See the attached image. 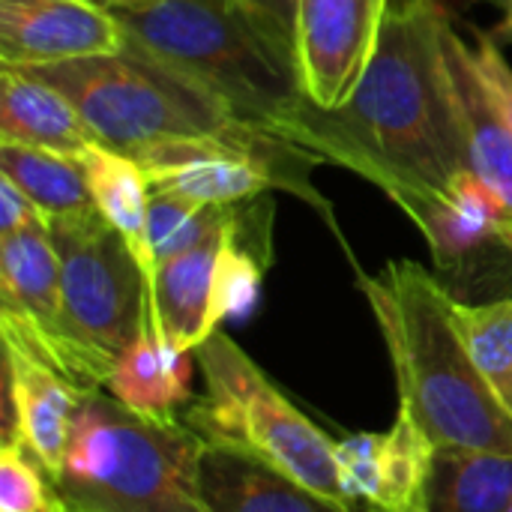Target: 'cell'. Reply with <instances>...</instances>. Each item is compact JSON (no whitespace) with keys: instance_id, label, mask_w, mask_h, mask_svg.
Masks as SVG:
<instances>
[{"instance_id":"4","label":"cell","mask_w":512,"mask_h":512,"mask_svg":"<svg viewBox=\"0 0 512 512\" xmlns=\"http://www.w3.org/2000/svg\"><path fill=\"white\" fill-rule=\"evenodd\" d=\"M117 18L138 51L192 78L243 120L318 165L303 150L312 99L231 0H156Z\"/></svg>"},{"instance_id":"14","label":"cell","mask_w":512,"mask_h":512,"mask_svg":"<svg viewBox=\"0 0 512 512\" xmlns=\"http://www.w3.org/2000/svg\"><path fill=\"white\" fill-rule=\"evenodd\" d=\"M0 144H24L84 159L99 138L81 111L30 69H0Z\"/></svg>"},{"instance_id":"20","label":"cell","mask_w":512,"mask_h":512,"mask_svg":"<svg viewBox=\"0 0 512 512\" xmlns=\"http://www.w3.org/2000/svg\"><path fill=\"white\" fill-rule=\"evenodd\" d=\"M456 327L492 396L512 417V297L492 303H453Z\"/></svg>"},{"instance_id":"21","label":"cell","mask_w":512,"mask_h":512,"mask_svg":"<svg viewBox=\"0 0 512 512\" xmlns=\"http://www.w3.org/2000/svg\"><path fill=\"white\" fill-rule=\"evenodd\" d=\"M237 204L231 207H207L192 204L186 198L153 192L150 189V213H147V243L153 255V267L189 252L201 240H207L213 231H219Z\"/></svg>"},{"instance_id":"12","label":"cell","mask_w":512,"mask_h":512,"mask_svg":"<svg viewBox=\"0 0 512 512\" xmlns=\"http://www.w3.org/2000/svg\"><path fill=\"white\" fill-rule=\"evenodd\" d=\"M240 204L231 219L213 231L207 240L192 246L189 252L156 267L150 282V321L183 351H195L216 330L213 306H216V279L225 246L231 240Z\"/></svg>"},{"instance_id":"27","label":"cell","mask_w":512,"mask_h":512,"mask_svg":"<svg viewBox=\"0 0 512 512\" xmlns=\"http://www.w3.org/2000/svg\"><path fill=\"white\" fill-rule=\"evenodd\" d=\"M99 3L114 9V12H129V9H144V6H150L156 0H99Z\"/></svg>"},{"instance_id":"19","label":"cell","mask_w":512,"mask_h":512,"mask_svg":"<svg viewBox=\"0 0 512 512\" xmlns=\"http://www.w3.org/2000/svg\"><path fill=\"white\" fill-rule=\"evenodd\" d=\"M0 174L39 207L48 225L96 213L81 159L24 144H0Z\"/></svg>"},{"instance_id":"10","label":"cell","mask_w":512,"mask_h":512,"mask_svg":"<svg viewBox=\"0 0 512 512\" xmlns=\"http://www.w3.org/2000/svg\"><path fill=\"white\" fill-rule=\"evenodd\" d=\"M117 12L99 0H0V63L51 66L129 51Z\"/></svg>"},{"instance_id":"8","label":"cell","mask_w":512,"mask_h":512,"mask_svg":"<svg viewBox=\"0 0 512 512\" xmlns=\"http://www.w3.org/2000/svg\"><path fill=\"white\" fill-rule=\"evenodd\" d=\"M393 0H300L297 78L318 108L348 102L369 69Z\"/></svg>"},{"instance_id":"17","label":"cell","mask_w":512,"mask_h":512,"mask_svg":"<svg viewBox=\"0 0 512 512\" xmlns=\"http://www.w3.org/2000/svg\"><path fill=\"white\" fill-rule=\"evenodd\" d=\"M512 453L438 447L429 477V512H507Z\"/></svg>"},{"instance_id":"6","label":"cell","mask_w":512,"mask_h":512,"mask_svg":"<svg viewBox=\"0 0 512 512\" xmlns=\"http://www.w3.org/2000/svg\"><path fill=\"white\" fill-rule=\"evenodd\" d=\"M192 354L204 378V396L189 402L180 420L204 444L261 459L345 504L333 459L336 441L300 414L228 333L216 330Z\"/></svg>"},{"instance_id":"25","label":"cell","mask_w":512,"mask_h":512,"mask_svg":"<svg viewBox=\"0 0 512 512\" xmlns=\"http://www.w3.org/2000/svg\"><path fill=\"white\" fill-rule=\"evenodd\" d=\"M39 225H48L39 207L6 174H0V237Z\"/></svg>"},{"instance_id":"15","label":"cell","mask_w":512,"mask_h":512,"mask_svg":"<svg viewBox=\"0 0 512 512\" xmlns=\"http://www.w3.org/2000/svg\"><path fill=\"white\" fill-rule=\"evenodd\" d=\"M144 174L153 192H168L207 207L249 204L270 189L291 192L285 174L276 165L222 150L183 153L177 159L144 168Z\"/></svg>"},{"instance_id":"13","label":"cell","mask_w":512,"mask_h":512,"mask_svg":"<svg viewBox=\"0 0 512 512\" xmlns=\"http://www.w3.org/2000/svg\"><path fill=\"white\" fill-rule=\"evenodd\" d=\"M198 492L210 512H354L246 453L204 444Z\"/></svg>"},{"instance_id":"26","label":"cell","mask_w":512,"mask_h":512,"mask_svg":"<svg viewBox=\"0 0 512 512\" xmlns=\"http://www.w3.org/2000/svg\"><path fill=\"white\" fill-rule=\"evenodd\" d=\"M498 42H512V0H504V18L492 33Z\"/></svg>"},{"instance_id":"3","label":"cell","mask_w":512,"mask_h":512,"mask_svg":"<svg viewBox=\"0 0 512 512\" xmlns=\"http://www.w3.org/2000/svg\"><path fill=\"white\" fill-rule=\"evenodd\" d=\"M357 285L393 360L399 414L435 447L512 453V417L465 348L453 318L456 297L408 258L360 273Z\"/></svg>"},{"instance_id":"11","label":"cell","mask_w":512,"mask_h":512,"mask_svg":"<svg viewBox=\"0 0 512 512\" xmlns=\"http://www.w3.org/2000/svg\"><path fill=\"white\" fill-rule=\"evenodd\" d=\"M84 393L42 354L3 336V438L0 447L24 444L51 477L60 474L72 420Z\"/></svg>"},{"instance_id":"1","label":"cell","mask_w":512,"mask_h":512,"mask_svg":"<svg viewBox=\"0 0 512 512\" xmlns=\"http://www.w3.org/2000/svg\"><path fill=\"white\" fill-rule=\"evenodd\" d=\"M441 0H393L369 69L339 108L312 102L303 150L378 186L405 216L471 171Z\"/></svg>"},{"instance_id":"23","label":"cell","mask_w":512,"mask_h":512,"mask_svg":"<svg viewBox=\"0 0 512 512\" xmlns=\"http://www.w3.org/2000/svg\"><path fill=\"white\" fill-rule=\"evenodd\" d=\"M231 6L255 27L273 54L297 72L300 0H231Z\"/></svg>"},{"instance_id":"16","label":"cell","mask_w":512,"mask_h":512,"mask_svg":"<svg viewBox=\"0 0 512 512\" xmlns=\"http://www.w3.org/2000/svg\"><path fill=\"white\" fill-rule=\"evenodd\" d=\"M192 363V351L177 348L153 321H147L135 345L117 360L105 387L120 405L141 417H180L192 402Z\"/></svg>"},{"instance_id":"24","label":"cell","mask_w":512,"mask_h":512,"mask_svg":"<svg viewBox=\"0 0 512 512\" xmlns=\"http://www.w3.org/2000/svg\"><path fill=\"white\" fill-rule=\"evenodd\" d=\"M474 63H477V72L486 81L492 99L498 102V108L510 117L512 123V63L504 57L501 42L492 33H477Z\"/></svg>"},{"instance_id":"9","label":"cell","mask_w":512,"mask_h":512,"mask_svg":"<svg viewBox=\"0 0 512 512\" xmlns=\"http://www.w3.org/2000/svg\"><path fill=\"white\" fill-rule=\"evenodd\" d=\"M435 444L405 414L390 432H357L333 444L339 486L354 512H429Z\"/></svg>"},{"instance_id":"7","label":"cell","mask_w":512,"mask_h":512,"mask_svg":"<svg viewBox=\"0 0 512 512\" xmlns=\"http://www.w3.org/2000/svg\"><path fill=\"white\" fill-rule=\"evenodd\" d=\"M48 234L60 258L72 378L90 396L108 384L117 360L144 333L150 276L99 210L51 222Z\"/></svg>"},{"instance_id":"22","label":"cell","mask_w":512,"mask_h":512,"mask_svg":"<svg viewBox=\"0 0 512 512\" xmlns=\"http://www.w3.org/2000/svg\"><path fill=\"white\" fill-rule=\"evenodd\" d=\"M0 512H69L48 468L24 447H0Z\"/></svg>"},{"instance_id":"2","label":"cell","mask_w":512,"mask_h":512,"mask_svg":"<svg viewBox=\"0 0 512 512\" xmlns=\"http://www.w3.org/2000/svg\"><path fill=\"white\" fill-rule=\"evenodd\" d=\"M30 72L54 84L81 111L102 147L135 159L141 168L195 150L264 159L285 174L291 195L318 207L339 234L330 204L309 183L312 162L306 156L270 138L210 90L135 45L120 54L30 66Z\"/></svg>"},{"instance_id":"5","label":"cell","mask_w":512,"mask_h":512,"mask_svg":"<svg viewBox=\"0 0 512 512\" xmlns=\"http://www.w3.org/2000/svg\"><path fill=\"white\" fill-rule=\"evenodd\" d=\"M201 450L180 417H141L99 390L75 411L54 483L69 512H210L198 492Z\"/></svg>"},{"instance_id":"18","label":"cell","mask_w":512,"mask_h":512,"mask_svg":"<svg viewBox=\"0 0 512 512\" xmlns=\"http://www.w3.org/2000/svg\"><path fill=\"white\" fill-rule=\"evenodd\" d=\"M84 171H87V183H90V195L96 210L102 213V219L126 240V246L132 249V255L138 258V264L144 267V273L153 282V255H150V243H147V213H150V183L144 168L108 147H96L90 150L84 159Z\"/></svg>"}]
</instances>
